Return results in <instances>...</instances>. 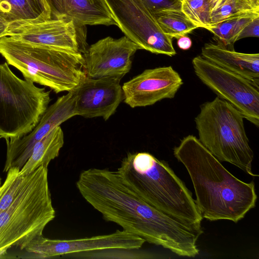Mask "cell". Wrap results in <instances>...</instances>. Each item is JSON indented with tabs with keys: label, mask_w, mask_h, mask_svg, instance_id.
<instances>
[{
	"label": "cell",
	"mask_w": 259,
	"mask_h": 259,
	"mask_svg": "<svg viewBox=\"0 0 259 259\" xmlns=\"http://www.w3.org/2000/svg\"><path fill=\"white\" fill-rule=\"evenodd\" d=\"M76 185L82 197L107 221L176 254L193 257L202 228L189 226L151 206L122 181L117 171L83 170Z\"/></svg>",
	"instance_id": "1"
},
{
	"label": "cell",
	"mask_w": 259,
	"mask_h": 259,
	"mask_svg": "<svg viewBox=\"0 0 259 259\" xmlns=\"http://www.w3.org/2000/svg\"><path fill=\"white\" fill-rule=\"evenodd\" d=\"M174 155L186 167L203 218L234 223L255 206L254 183H246L231 174L195 136L184 137Z\"/></svg>",
	"instance_id": "2"
},
{
	"label": "cell",
	"mask_w": 259,
	"mask_h": 259,
	"mask_svg": "<svg viewBox=\"0 0 259 259\" xmlns=\"http://www.w3.org/2000/svg\"><path fill=\"white\" fill-rule=\"evenodd\" d=\"M147 203L189 226L200 228L201 213L192 192L168 164L148 152L128 153L116 170Z\"/></svg>",
	"instance_id": "3"
},
{
	"label": "cell",
	"mask_w": 259,
	"mask_h": 259,
	"mask_svg": "<svg viewBox=\"0 0 259 259\" xmlns=\"http://www.w3.org/2000/svg\"><path fill=\"white\" fill-rule=\"evenodd\" d=\"M0 55L25 79L56 93L71 91L87 76L81 53L35 45L5 36L0 38Z\"/></svg>",
	"instance_id": "4"
},
{
	"label": "cell",
	"mask_w": 259,
	"mask_h": 259,
	"mask_svg": "<svg viewBox=\"0 0 259 259\" xmlns=\"http://www.w3.org/2000/svg\"><path fill=\"white\" fill-rule=\"evenodd\" d=\"M244 118L236 108L217 96L202 104L195 118L198 140L219 161L231 163L251 176H258L252 171L253 152Z\"/></svg>",
	"instance_id": "5"
},
{
	"label": "cell",
	"mask_w": 259,
	"mask_h": 259,
	"mask_svg": "<svg viewBox=\"0 0 259 259\" xmlns=\"http://www.w3.org/2000/svg\"><path fill=\"white\" fill-rule=\"evenodd\" d=\"M48 167L34 170L28 185L5 210L0 213V254L13 246L21 249L42 235L55 217L49 188Z\"/></svg>",
	"instance_id": "6"
},
{
	"label": "cell",
	"mask_w": 259,
	"mask_h": 259,
	"mask_svg": "<svg viewBox=\"0 0 259 259\" xmlns=\"http://www.w3.org/2000/svg\"><path fill=\"white\" fill-rule=\"evenodd\" d=\"M51 101L50 92L17 76L0 64V138L22 137L36 125Z\"/></svg>",
	"instance_id": "7"
},
{
	"label": "cell",
	"mask_w": 259,
	"mask_h": 259,
	"mask_svg": "<svg viewBox=\"0 0 259 259\" xmlns=\"http://www.w3.org/2000/svg\"><path fill=\"white\" fill-rule=\"evenodd\" d=\"M125 36L140 48L170 57L176 54L172 38L162 31L155 15L142 0H105Z\"/></svg>",
	"instance_id": "8"
},
{
	"label": "cell",
	"mask_w": 259,
	"mask_h": 259,
	"mask_svg": "<svg viewBox=\"0 0 259 259\" xmlns=\"http://www.w3.org/2000/svg\"><path fill=\"white\" fill-rule=\"evenodd\" d=\"M192 64L195 74L203 83L258 127L259 85L212 63L201 55L194 57Z\"/></svg>",
	"instance_id": "9"
},
{
	"label": "cell",
	"mask_w": 259,
	"mask_h": 259,
	"mask_svg": "<svg viewBox=\"0 0 259 259\" xmlns=\"http://www.w3.org/2000/svg\"><path fill=\"white\" fill-rule=\"evenodd\" d=\"M145 242L138 236L117 230L109 234L70 240L51 239L40 235L31 240L24 249L37 257L47 258L92 251L138 249Z\"/></svg>",
	"instance_id": "10"
},
{
	"label": "cell",
	"mask_w": 259,
	"mask_h": 259,
	"mask_svg": "<svg viewBox=\"0 0 259 259\" xmlns=\"http://www.w3.org/2000/svg\"><path fill=\"white\" fill-rule=\"evenodd\" d=\"M77 26L67 18L9 25L5 36L24 42L59 50L81 53L87 49L77 34Z\"/></svg>",
	"instance_id": "11"
},
{
	"label": "cell",
	"mask_w": 259,
	"mask_h": 259,
	"mask_svg": "<svg viewBox=\"0 0 259 259\" xmlns=\"http://www.w3.org/2000/svg\"><path fill=\"white\" fill-rule=\"evenodd\" d=\"M138 50L139 47L126 36L99 40L83 54L87 76L121 79L130 71L132 57Z\"/></svg>",
	"instance_id": "12"
},
{
	"label": "cell",
	"mask_w": 259,
	"mask_h": 259,
	"mask_svg": "<svg viewBox=\"0 0 259 259\" xmlns=\"http://www.w3.org/2000/svg\"><path fill=\"white\" fill-rule=\"evenodd\" d=\"M183 84L171 66L147 69L123 83V100L132 108L152 105L174 98Z\"/></svg>",
	"instance_id": "13"
},
{
	"label": "cell",
	"mask_w": 259,
	"mask_h": 259,
	"mask_svg": "<svg viewBox=\"0 0 259 259\" xmlns=\"http://www.w3.org/2000/svg\"><path fill=\"white\" fill-rule=\"evenodd\" d=\"M120 80L113 77L87 76L73 89L77 115L88 118L101 117L107 120L124 100Z\"/></svg>",
	"instance_id": "14"
},
{
	"label": "cell",
	"mask_w": 259,
	"mask_h": 259,
	"mask_svg": "<svg viewBox=\"0 0 259 259\" xmlns=\"http://www.w3.org/2000/svg\"><path fill=\"white\" fill-rule=\"evenodd\" d=\"M201 56L212 63L259 85V54H247L228 49L218 42H208Z\"/></svg>",
	"instance_id": "15"
},
{
	"label": "cell",
	"mask_w": 259,
	"mask_h": 259,
	"mask_svg": "<svg viewBox=\"0 0 259 259\" xmlns=\"http://www.w3.org/2000/svg\"><path fill=\"white\" fill-rule=\"evenodd\" d=\"M65 17L79 27L116 25L105 0H63Z\"/></svg>",
	"instance_id": "16"
},
{
	"label": "cell",
	"mask_w": 259,
	"mask_h": 259,
	"mask_svg": "<svg viewBox=\"0 0 259 259\" xmlns=\"http://www.w3.org/2000/svg\"><path fill=\"white\" fill-rule=\"evenodd\" d=\"M0 16L9 25L47 21L51 13L46 0H0Z\"/></svg>",
	"instance_id": "17"
},
{
	"label": "cell",
	"mask_w": 259,
	"mask_h": 259,
	"mask_svg": "<svg viewBox=\"0 0 259 259\" xmlns=\"http://www.w3.org/2000/svg\"><path fill=\"white\" fill-rule=\"evenodd\" d=\"M64 142L63 132L59 126L35 144L31 155L20 169V174L25 175L40 166L48 167L51 161L58 156Z\"/></svg>",
	"instance_id": "18"
},
{
	"label": "cell",
	"mask_w": 259,
	"mask_h": 259,
	"mask_svg": "<svg viewBox=\"0 0 259 259\" xmlns=\"http://www.w3.org/2000/svg\"><path fill=\"white\" fill-rule=\"evenodd\" d=\"M259 13H250L210 25L206 29L211 32L217 42L225 47L233 49L234 43L244 27Z\"/></svg>",
	"instance_id": "19"
},
{
	"label": "cell",
	"mask_w": 259,
	"mask_h": 259,
	"mask_svg": "<svg viewBox=\"0 0 259 259\" xmlns=\"http://www.w3.org/2000/svg\"><path fill=\"white\" fill-rule=\"evenodd\" d=\"M162 31L171 38L186 35L198 27L181 10H166L154 14Z\"/></svg>",
	"instance_id": "20"
},
{
	"label": "cell",
	"mask_w": 259,
	"mask_h": 259,
	"mask_svg": "<svg viewBox=\"0 0 259 259\" xmlns=\"http://www.w3.org/2000/svg\"><path fill=\"white\" fill-rule=\"evenodd\" d=\"M20 170L17 167L10 168L0 187V213L9 206L33 177L34 171L23 175L20 174Z\"/></svg>",
	"instance_id": "21"
},
{
	"label": "cell",
	"mask_w": 259,
	"mask_h": 259,
	"mask_svg": "<svg viewBox=\"0 0 259 259\" xmlns=\"http://www.w3.org/2000/svg\"><path fill=\"white\" fill-rule=\"evenodd\" d=\"M250 13H259L247 0H221L210 14V25Z\"/></svg>",
	"instance_id": "22"
},
{
	"label": "cell",
	"mask_w": 259,
	"mask_h": 259,
	"mask_svg": "<svg viewBox=\"0 0 259 259\" xmlns=\"http://www.w3.org/2000/svg\"><path fill=\"white\" fill-rule=\"evenodd\" d=\"M181 10L198 28L210 25L211 8L208 0H182Z\"/></svg>",
	"instance_id": "23"
},
{
	"label": "cell",
	"mask_w": 259,
	"mask_h": 259,
	"mask_svg": "<svg viewBox=\"0 0 259 259\" xmlns=\"http://www.w3.org/2000/svg\"><path fill=\"white\" fill-rule=\"evenodd\" d=\"M154 14L166 10H181L182 0H142Z\"/></svg>",
	"instance_id": "24"
},
{
	"label": "cell",
	"mask_w": 259,
	"mask_h": 259,
	"mask_svg": "<svg viewBox=\"0 0 259 259\" xmlns=\"http://www.w3.org/2000/svg\"><path fill=\"white\" fill-rule=\"evenodd\" d=\"M259 36V16L252 19L242 29L237 40L245 37Z\"/></svg>",
	"instance_id": "25"
},
{
	"label": "cell",
	"mask_w": 259,
	"mask_h": 259,
	"mask_svg": "<svg viewBox=\"0 0 259 259\" xmlns=\"http://www.w3.org/2000/svg\"><path fill=\"white\" fill-rule=\"evenodd\" d=\"M49 6L51 19L66 18L65 17L63 0H46Z\"/></svg>",
	"instance_id": "26"
},
{
	"label": "cell",
	"mask_w": 259,
	"mask_h": 259,
	"mask_svg": "<svg viewBox=\"0 0 259 259\" xmlns=\"http://www.w3.org/2000/svg\"><path fill=\"white\" fill-rule=\"evenodd\" d=\"M192 42L190 37L187 35L181 36L177 38V45L183 50H188L192 46Z\"/></svg>",
	"instance_id": "27"
},
{
	"label": "cell",
	"mask_w": 259,
	"mask_h": 259,
	"mask_svg": "<svg viewBox=\"0 0 259 259\" xmlns=\"http://www.w3.org/2000/svg\"><path fill=\"white\" fill-rule=\"evenodd\" d=\"M9 23L0 16V38L4 37Z\"/></svg>",
	"instance_id": "28"
},
{
	"label": "cell",
	"mask_w": 259,
	"mask_h": 259,
	"mask_svg": "<svg viewBox=\"0 0 259 259\" xmlns=\"http://www.w3.org/2000/svg\"><path fill=\"white\" fill-rule=\"evenodd\" d=\"M221 1V0H208L210 6L211 12L216 8Z\"/></svg>",
	"instance_id": "29"
},
{
	"label": "cell",
	"mask_w": 259,
	"mask_h": 259,
	"mask_svg": "<svg viewBox=\"0 0 259 259\" xmlns=\"http://www.w3.org/2000/svg\"><path fill=\"white\" fill-rule=\"evenodd\" d=\"M254 8L259 9V0H247Z\"/></svg>",
	"instance_id": "30"
},
{
	"label": "cell",
	"mask_w": 259,
	"mask_h": 259,
	"mask_svg": "<svg viewBox=\"0 0 259 259\" xmlns=\"http://www.w3.org/2000/svg\"><path fill=\"white\" fill-rule=\"evenodd\" d=\"M1 177H0V187H1Z\"/></svg>",
	"instance_id": "31"
},
{
	"label": "cell",
	"mask_w": 259,
	"mask_h": 259,
	"mask_svg": "<svg viewBox=\"0 0 259 259\" xmlns=\"http://www.w3.org/2000/svg\"><path fill=\"white\" fill-rule=\"evenodd\" d=\"M0 139H1V138H0Z\"/></svg>",
	"instance_id": "32"
}]
</instances>
